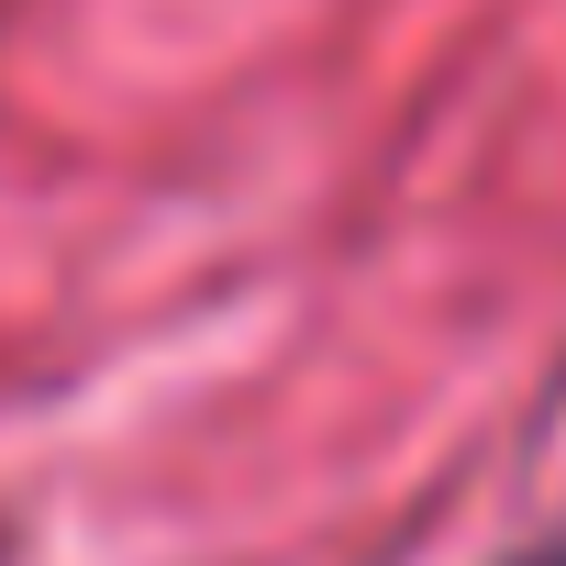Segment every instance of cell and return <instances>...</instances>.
<instances>
[{
  "label": "cell",
  "instance_id": "cell-1",
  "mask_svg": "<svg viewBox=\"0 0 566 566\" xmlns=\"http://www.w3.org/2000/svg\"><path fill=\"white\" fill-rule=\"evenodd\" d=\"M522 566H566V533H555V544H533V555H522Z\"/></svg>",
  "mask_w": 566,
  "mask_h": 566
}]
</instances>
